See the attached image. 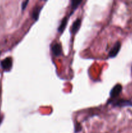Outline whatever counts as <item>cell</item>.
Segmentation results:
<instances>
[{"mask_svg": "<svg viewBox=\"0 0 132 133\" xmlns=\"http://www.w3.org/2000/svg\"><path fill=\"white\" fill-rule=\"evenodd\" d=\"M2 122H3V117H2V116H1V114H0V125L1 124Z\"/></svg>", "mask_w": 132, "mask_h": 133, "instance_id": "obj_12", "label": "cell"}, {"mask_svg": "<svg viewBox=\"0 0 132 133\" xmlns=\"http://www.w3.org/2000/svg\"><path fill=\"white\" fill-rule=\"evenodd\" d=\"M75 132H79V131H80L82 130V127L81 126H80V125L79 124V123H76V124H75Z\"/></svg>", "mask_w": 132, "mask_h": 133, "instance_id": "obj_10", "label": "cell"}, {"mask_svg": "<svg viewBox=\"0 0 132 133\" xmlns=\"http://www.w3.org/2000/svg\"><path fill=\"white\" fill-rule=\"evenodd\" d=\"M43 8V5H36L32 12V18L34 21H37L40 16V13Z\"/></svg>", "mask_w": 132, "mask_h": 133, "instance_id": "obj_8", "label": "cell"}, {"mask_svg": "<svg viewBox=\"0 0 132 133\" xmlns=\"http://www.w3.org/2000/svg\"><path fill=\"white\" fill-rule=\"evenodd\" d=\"M107 105H111L114 107H131L132 100L124 99H110L107 101Z\"/></svg>", "mask_w": 132, "mask_h": 133, "instance_id": "obj_1", "label": "cell"}, {"mask_svg": "<svg viewBox=\"0 0 132 133\" xmlns=\"http://www.w3.org/2000/svg\"><path fill=\"white\" fill-rule=\"evenodd\" d=\"M75 11L71 12V13H70L68 16H65L64 18L62 19V22H61V23L60 24L59 27H58V32H59V33H62V32H63V31H64L65 29L67 23H68L69 18V17L72 15V13H73Z\"/></svg>", "mask_w": 132, "mask_h": 133, "instance_id": "obj_5", "label": "cell"}, {"mask_svg": "<svg viewBox=\"0 0 132 133\" xmlns=\"http://www.w3.org/2000/svg\"><path fill=\"white\" fill-rule=\"evenodd\" d=\"M51 51L55 57H58L62 55V45L59 43H55L51 46Z\"/></svg>", "mask_w": 132, "mask_h": 133, "instance_id": "obj_6", "label": "cell"}, {"mask_svg": "<svg viewBox=\"0 0 132 133\" xmlns=\"http://www.w3.org/2000/svg\"><path fill=\"white\" fill-rule=\"evenodd\" d=\"M122 91V86L120 84H116L114 86L110 91V97L111 99H115L120 95Z\"/></svg>", "mask_w": 132, "mask_h": 133, "instance_id": "obj_4", "label": "cell"}, {"mask_svg": "<svg viewBox=\"0 0 132 133\" xmlns=\"http://www.w3.org/2000/svg\"><path fill=\"white\" fill-rule=\"evenodd\" d=\"M82 1H77V0L71 1V9H72V10L75 11L78 7L80 3H82Z\"/></svg>", "mask_w": 132, "mask_h": 133, "instance_id": "obj_9", "label": "cell"}, {"mask_svg": "<svg viewBox=\"0 0 132 133\" xmlns=\"http://www.w3.org/2000/svg\"><path fill=\"white\" fill-rule=\"evenodd\" d=\"M28 2H29L28 0H27V1H23V3H22L21 4V9L23 11L26 9V7H27V4L28 3Z\"/></svg>", "mask_w": 132, "mask_h": 133, "instance_id": "obj_11", "label": "cell"}, {"mask_svg": "<svg viewBox=\"0 0 132 133\" xmlns=\"http://www.w3.org/2000/svg\"><path fill=\"white\" fill-rule=\"evenodd\" d=\"M120 48H121V43L119 41H117L114 44V45L111 48V50L109 51V53L108 55L109 57V58H115L119 54V51L120 50Z\"/></svg>", "mask_w": 132, "mask_h": 133, "instance_id": "obj_2", "label": "cell"}, {"mask_svg": "<svg viewBox=\"0 0 132 133\" xmlns=\"http://www.w3.org/2000/svg\"><path fill=\"white\" fill-rule=\"evenodd\" d=\"M82 21L80 18H77L75 22L72 23V26H71V32L72 35H75L76 32H78V31L79 30V29L80 28V25H81Z\"/></svg>", "mask_w": 132, "mask_h": 133, "instance_id": "obj_7", "label": "cell"}, {"mask_svg": "<svg viewBox=\"0 0 132 133\" xmlns=\"http://www.w3.org/2000/svg\"><path fill=\"white\" fill-rule=\"evenodd\" d=\"M1 66L3 70L9 71L12 67V58L11 57H6L1 62Z\"/></svg>", "mask_w": 132, "mask_h": 133, "instance_id": "obj_3", "label": "cell"}]
</instances>
